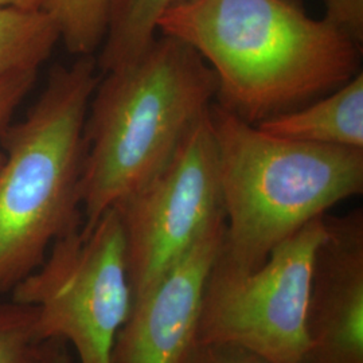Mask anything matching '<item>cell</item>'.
<instances>
[{"label":"cell","mask_w":363,"mask_h":363,"mask_svg":"<svg viewBox=\"0 0 363 363\" xmlns=\"http://www.w3.org/2000/svg\"><path fill=\"white\" fill-rule=\"evenodd\" d=\"M157 31L194 48L216 76L217 105L253 125L359 73L361 46L296 0H186Z\"/></svg>","instance_id":"6da1fadb"},{"label":"cell","mask_w":363,"mask_h":363,"mask_svg":"<svg viewBox=\"0 0 363 363\" xmlns=\"http://www.w3.org/2000/svg\"><path fill=\"white\" fill-rule=\"evenodd\" d=\"M104 74L85 121L82 233L169 163L217 93L202 55L166 34L135 61Z\"/></svg>","instance_id":"7a4b0ae2"},{"label":"cell","mask_w":363,"mask_h":363,"mask_svg":"<svg viewBox=\"0 0 363 363\" xmlns=\"http://www.w3.org/2000/svg\"><path fill=\"white\" fill-rule=\"evenodd\" d=\"M225 235L213 272H252L274 247L363 191V148L286 140L213 104Z\"/></svg>","instance_id":"3957f363"},{"label":"cell","mask_w":363,"mask_h":363,"mask_svg":"<svg viewBox=\"0 0 363 363\" xmlns=\"http://www.w3.org/2000/svg\"><path fill=\"white\" fill-rule=\"evenodd\" d=\"M93 55L54 67L23 121L0 133V294L37 271L82 226L85 121L100 81Z\"/></svg>","instance_id":"277c9868"},{"label":"cell","mask_w":363,"mask_h":363,"mask_svg":"<svg viewBox=\"0 0 363 363\" xmlns=\"http://www.w3.org/2000/svg\"><path fill=\"white\" fill-rule=\"evenodd\" d=\"M11 295L37 307L40 339L69 342L79 363H112L133 304L116 208L106 210L89 232L77 229L58 238Z\"/></svg>","instance_id":"5b68a950"},{"label":"cell","mask_w":363,"mask_h":363,"mask_svg":"<svg viewBox=\"0 0 363 363\" xmlns=\"http://www.w3.org/2000/svg\"><path fill=\"white\" fill-rule=\"evenodd\" d=\"M325 216L273 249L252 272H213L195 342L228 343L269 363H301L307 349V303Z\"/></svg>","instance_id":"8992f818"},{"label":"cell","mask_w":363,"mask_h":363,"mask_svg":"<svg viewBox=\"0 0 363 363\" xmlns=\"http://www.w3.org/2000/svg\"><path fill=\"white\" fill-rule=\"evenodd\" d=\"M113 208L124 232L135 298L181 259L213 220L223 216L210 112L155 177Z\"/></svg>","instance_id":"52a82bcc"},{"label":"cell","mask_w":363,"mask_h":363,"mask_svg":"<svg viewBox=\"0 0 363 363\" xmlns=\"http://www.w3.org/2000/svg\"><path fill=\"white\" fill-rule=\"evenodd\" d=\"M225 214L181 259L133 298L117 335L112 363H181L193 347L208 276L220 255Z\"/></svg>","instance_id":"ba28073f"},{"label":"cell","mask_w":363,"mask_h":363,"mask_svg":"<svg viewBox=\"0 0 363 363\" xmlns=\"http://www.w3.org/2000/svg\"><path fill=\"white\" fill-rule=\"evenodd\" d=\"M301 363H363V211L325 216L307 303Z\"/></svg>","instance_id":"9c48e42d"},{"label":"cell","mask_w":363,"mask_h":363,"mask_svg":"<svg viewBox=\"0 0 363 363\" xmlns=\"http://www.w3.org/2000/svg\"><path fill=\"white\" fill-rule=\"evenodd\" d=\"M256 127L294 142L330 147L363 148V73L323 97Z\"/></svg>","instance_id":"30bf717a"},{"label":"cell","mask_w":363,"mask_h":363,"mask_svg":"<svg viewBox=\"0 0 363 363\" xmlns=\"http://www.w3.org/2000/svg\"><path fill=\"white\" fill-rule=\"evenodd\" d=\"M58 40V25L45 9H0V79L21 72H38Z\"/></svg>","instance_id":"8fae6325"},{"label":"cell","mask_w":363,"mask_h":363,"mask_svg":"<svg viewBox=\"0 0 363 363\" xmlns=\"http://www.w3.org/2000/svg\"><path fill=\"white\" fill-rule=\"evenodd\" d=\"M186 0H113L99 70L108 73L140 57L156 39L157 21L172 6Z\"/></svg>","instance_id":"7c38bea8"},{"label":"cell","mask_w":363,"mask_h":363,"mask_svg":"<svg viewBox=\"0 0 363 363\" xmlns=\"http://www.w3.org/2000/svg\"><path fill=\"white\" fill-rule=\"evenodd\" d=\"M0 363H69L64 342L43 340L37 331V307L0 303Z\"/></svg>","instance_id":"4fadbf2b"},{"label":"cell","mask_w":363,"mask_h":363,"mask_svg":"<svg viewBox=\"0 0 363 363\" xmlns=\"http://www.w3.org/2000/svg\"><path fill=\"white\" fill-rule=\"evenodd\" d=\"M113 0H49L46 11L55 19L67 52L93 55L104 42Z\"/></svg>","instance_id":"5bb4252c"},{"label":"cell","mask_w":363,"mask_h":363,"mask_svg":"<svg viewBox=\"0 0 363 363\" xmlns=\"http://www.w3.org/2000/svg\"><path fill=\"white\" fill-rule=\"evenodd\" d=\"M181 363H269L252 351L228 343L195 342Z\"/></svg>","instance_id":"9a60e30c"},{"label":"cell","mask_w":363,"mask_h":363,"mask_svg":"<svg viewBox=\"0 0 363 363\" xmlns=\"http://www.w3.org/2000/svg\"><path fill=\"white\" fill-rule=\"evenodd\" d=\"M325 19L362 46L363 0H325Z\"/></svg>","instance_id":"2e32d148"},{"label":"cell","mask_w":363,"mask_h":363,"mask_svg":"<svg viewBox=\"0 0 363 363\" xmlns=\"http://www.w3.org/2000/svg\"><path fill=\"white\" fill-rule=\"evenodd\" d=\"M38 72H21L0 79V133L11 124L15 111L35 84Z\"/></svg>","instance_id":"e0dca14e"},{"label":"cell","mask_w":363,"mask_h":363,"mask_svg":"<svg viewBox=\"0 0 363 363\" xmlns=\"http://www.w3.org/2000/svg\"><path fill=\"white\" fill-rule=\"evenodd\" d=\"M49 0H0V9L3 7H22V9H45Z\"/></svg>","instance_id":"ac0fdd59"},{"label":"cell","mask_w":363,"mask_h":363,"mask_svg":"<svg viewBox=\"0 0 363 363\" xmlns=\"http://www.w3.org/2000/svg\"><path fill=\"white\" fill-rule=\"evenodd\" d=\"M3 159H4V155L0 152V164H1V162H3Z\"/></svg>","instance_id":"d6986e66"}]
</instances>
